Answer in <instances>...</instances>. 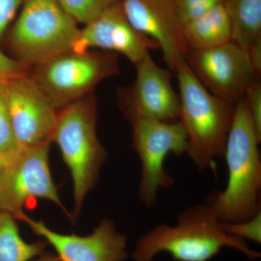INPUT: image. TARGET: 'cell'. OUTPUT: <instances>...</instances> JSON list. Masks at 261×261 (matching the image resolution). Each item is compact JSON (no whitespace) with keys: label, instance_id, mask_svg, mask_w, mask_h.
<instances>
[{"label":"cell","instance_id":"cell-5","mask_svg":"<svg viewBox=\"0 0 261 261\" xmlns=\"http://www.w3.org/2000/svg\"><path fill=\"white\" fill-rule=\"evenodd\" d=\"M80 31L58 0H24L9 43L17 60L37 65L71 51Z\"/></svg>","mask_w":261,"mask_h":261},{"label":"cell","instance_id":"cell-4","mask_svg":"<svg viewBox=\"0 0 261 261\" xmlns=\"http://www.w3.org/2000/svg\"><path fill=\"white\" fill-rule=\"evenodd\" d=\"M97 118L95 98L86 96L62 108L51 137L73 179L75 216L80 212L107 159V152L98 140Z\"/></svg>","mask_w":261,"mask_h":261},{"label":"cell","instance_id":"cell-15","mask_svg":"<svg viewBox=\"0 0 261 261\" xmlns=\"http://www.w3.org/2000/svg\"><path fill=\"white\" fill-rule=\"evenodd\" d=\"M189 50L209 49L231 40V25L224 5H220L182 28Z\"/></svg>","mask_w":261,"mask_h":261},{"label":"cell","instance_id":"cell-25","mask_svg":"<svg viewBox=\"0 0 261 261\" xmlns=\"http://www.w3.org/2000/svg\"><path fill=\"white\" fill-rule=\"evenodd\" d=\"M35 261H61L59 257L51 254H45V255H41L39 258Z\"/></svg>","mask_w":261,"mask_h":261},{"label":"cell","instance_id":"cell-11","mask_svg":"<svg viewBox=\"0 0 261 261\" xmlns=\"http://www.w3.org/2000/svg\"><path fill=\"white\" fill-rule=\"evenodd\" d=\"M13 132L22 149L51 141L59 111L31 75L6 83Z\"/></svg>","mask_w":261,"mask_h":261},{"label":"cell","instance_id":"cell-13","mask_svg":"<svg viewBox=\"0 0 261 261\" xmlns=\"http://www.w3.org/2000/svg\"><path fill=\"white\" fill-rule=\"evenodd\" d=\"M121 4L132 27L159 44L168 69L176 73L188 49L174 0H121Z\"/></svg>","mask_w":261,"mask_h":261},{"label":"cell","instance_id":"cell-3","mask_svg":"<svg viewBox=\"0 0 261 261\" xmlns=\"http://www.w3.org/2000/svg\"><path fill=\"white\" fill-rule=\"evenodd\" d=\"M179 89L178 121L186 130V153L200 171L215 168L224 155L232 125L234 105L211 93L192 73L186 61L176 71Z\"/></svg>","mask_w":261,"mask_h":261},{"label":"cell","instance_id":"cell-23","mask_svg":"<svg viewBox=\"0 0 261 261\" xmlns=\"http://www.w3.org/2000/svg\"><path fill=\"white\" fill-rule=\"evenodd\" d=\"M31 65L10 58L0 51V82H8L29 75Z\"/></svg>","mask_w":261,"mask_h":261},{"label":"cell","instance_id":"cell-21","mask_svg":"<svg viewBox=\"0 0 261 261\" xmlns=\"http://www.w3.org/2000/svg\"><path fill=\"white\" fill-rule=\"evenodd\" d=\"M222 224L225 231L229 234L246 241L249 240L261 243V211L247 221L233 224Z\"/></svg>","mask_w":261,"mask_h":261},{"label":"cell","instance_id":"cell-19","mask_svg":"<svg viewBox=\"0 0 261 261\" xmlns=\"http://www.w3.org/2000/svg\"><path fill=\"white\" fill-rule=\"evenodd\" d=\"M63 9L76 23L84 25L94 20L105 10L121 0H58Z\"/></svg>","mask_w":261,"mask_h":261},{"label":"cell","instance_id":"cell-2","mask_svg":"<svg viewBox=\"0 0 261 261\" xmlns=\"http://www.w3.org/2000/svg\"><path fill=\"white\" fill-rule=\"evenodd\" d=\"M260 142L243 98L235 103L225 147L227 185L222 191L212 192L206 201L221 223L247 221L261 211Z\"/></svg>","mask_w":261,"mask_h":261},{"label":"cell","instance_id":"cell-24","mask_svg":"<svg viewBox=\"0 0 261 261\" xmlns=\"http://www.w3.org/2000/svg\"><path fill=\"white\" fill-rule=\"evenodd\" d=\"M22 4L21 0H0V41Z\"/></svg>","mask_w":261,"mask_h":261},{"label":"cell","instance_id":"cell-10","mask_svg":"<svg viewBox=\"0 0 261 261\" xmlns=\"http://www.w3.org/2000/svg\"><path fill=\"white\" fill-rule=\"evenodd\" d=\"M135 66V82L119 92L120 105L127 119L178 121L179 97L173 87L171 70L158 65L149 53Z\"/></svg>","mask_w":261,"mask_h":261},{"label":"cell","instance_id":"cell-22","mask_svg":"<svg viewBox=\"0 0 261 261\" xmlns=\"http://www.w3.org/2000/svg\"><path fill=\"white\" fill-rule=\"evenodd\" d=\"M244 98L252 124L261 139V82L259 77L247 89Z\"/></svg>","mask_w":261,"mask_h":261},{"label":"cell","instance_id":"cell-1","mask_svg":"<svg viewBox=\"0 0 261 261\" xmlns=\"http://www.w3.org/2000/svg\"><path fill=\"white\" fill-rule=\"evenodd\" d=\"M224 247L234 249L251 260L261 257L246 240L226 232L205 202L185 209L176 224H159L142 235L132 257L135 261H154L159 254L166 252L176 261H209Z\"/></svg>","mask_w":261,"mask_h":261},{"label":"cell","instance_id":"cell-18","mask_svg":"<svg viewBox=\"0 0 261 261\" xmlns=\"http://www.w3.org/2000/svg\"><path fill=\"white\" fill-rule=\"evenodd\" d=\"M6 83L0 82V156L5 164L13 161L23 149L17 142L12 126Z\"/></svg>","mask_w":261,"mask_h":261},{"label":"cell","instance_id":"cell-7","mask_svg":"<svg viewBox=\"0 0 261 261\" xmlns=\"http://www.w3.org/2000/svg\"><path fill=\"white\" fill-rule=\"evenodd\" d=\"M130 123L133 132L132 147L138 155L142 169L139 197L149 209L157 202L160 190L174 185V178L165 169V161L170 154L186 153V130L179 121L137 118Z\"/></svg>","mask_w":261,"mask_h":261},{"label":"cell","instance_id":"cell-26","mask_svg":"<svg viewBox=\"0 0 261 261\" xmlns=\"http://www.w3.org/2000/svg\"><path fill=\"white\" fill-rule=\"evenodd\" d=\"M5 163L3 159L0 156V179H1L2 175H3V171H4Z\"/></svg>","mask_w":261,"mask_h":261},{"label":"cell","instance_id":"cell-20","mask_svg":"<svg viewBox=\"0 0 261 261\" xmlns=\"http://www.w3.org/2000/svg\"><path fill=\"white\" fill-rule=\"evenodd\" d=\"M176 10L182 24L205 14L224 0H174Z\"/></svg>","mask_w":261,"mask_h":261},{"label":"cell","instance_id":"cell-12","mask_svg":"<svg viewBox=\"0 0 261 261\" xmlns=\"http://www.w3.org/2000/svg\"><path fill=\"white\" fill-rule=\"evenodd\" d=\"M92 48L120 53L136 65L149 50L159 49V46L153 39L132 27L123 13L120 1L80 29L71 51L83 53Z\"/></svg>","mask_w":261,"mask_h":261},{"label":"cell","instance_id":"cell-17","mask_svg":"<svg viewBox=\"0 0 261 261\" xmlns=\"http://www.w3.org/2000/svg\"><path fill=\"white\" fill-rule=\"evenodd\" d=\"M45 243L24 241L15 219L8 213L0 212V261H29L40 256Z\"/></svg>","mask_w":261,"mask_h":261},{"label":"cell","instance_id":"cell-16","mask_svg":"<svg viewBox=\"0 0 261 261\" xmlns=\"http://www.w3.org/2000/svg\"><path fill=\"white\" fill-rule=\"evenodd\" d=\"M231 41L248 50L261 39V0H224Z\"/></svg>","mask_w":261,"mask_h":261},{"label":"cell","instance_id":"cell-9","mask_svg":"<svg viewBox=\"0 0 261 261\" xmlns=\"http://www.w3.org/2000/svg\"><path fill=\"white\" fill-rule=\"evenodd\" d=\"M51 141L22 149L11 162L5 164L0 179V212L18 219L31 199L51 201L64 209L49 166Z\"/></svg>","mask_w":261,"mask_h":261},{"label":"cell","instance_id":"cell-6","mask_svg":"<svg viewBox=\"0 0 261 261\" xmlns=\"http://www.w3.org/2000/svg\"><path fill=\"white\" fill-rule=\"evenodd\" d=\"M111 51H68L36 65L31 75L58 111L88 95L102 81L119 74Z\"/></svg>","mask_w":261,"mask_h":261},{"label":"cell","instance_id":"cell-8","mask_svg":"<svg viewBox=\"0 0 261 261\" xmlns=\"http://www.w3.org/2000/svg\"><path fill=\"white\" fill-rule=\"evenodd\" d=\"M186 62L207 91L233 104L245 97L260 76L248 51L231 40L209 49L189 50Z\"/></svg>","mask_w":261,"mask_h":261},{"label":"cell","instance_id":"cell-14","mask_svg":"<svg viewBox=\"0 0 261 261\" xmlns=\"http://www.w3.org/2000/svg\"><path fill=\"white\" fill-rule=\"evenodd\" d=\"M18 219L44 238L61 261H125L128 257L126 236L117 230L112 220L103 219L91 234L80 237L56 232L25 214Z\"/></svg>","mask_w":261,"mask_h":261}]
</instances>
